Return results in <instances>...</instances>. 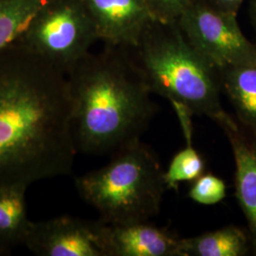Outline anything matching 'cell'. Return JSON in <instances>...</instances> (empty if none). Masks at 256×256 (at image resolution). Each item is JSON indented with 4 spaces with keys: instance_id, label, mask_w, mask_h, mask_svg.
<instances>
[{
    "instance_id": "obj_1",
    "label": "cell",
    "mask_w": 256,
    "mask_h": 256,
    "mask_svg": "<svg viewBox=\"0 0 256 256\" xmlns=\"http://www.w3.org/2000/svg\"><path fill=\"white\" fill-rule=\"evenodd\" d=\"M66 75L20 45L0 52V186L72 173L78 152Z\"/></svg>"
},
{
    "instance_id": "obj_2",
    "label": "cell",
    "mask_w": 256,
    "mask_h": 256,
    "mask_svg": "<svg viewBox=\"0 0 256 256\" xmlns=\"http://www.w3.org/2000/svg\"><path fill=\"white\" fill-rule=\"evenodd\" d=\"M66 76L77 152L113 155L140 140L158 106L124 48L90 52Z\"/></svg>"
},
{
    "instance_id": "obj_3",
    "label": "cell",
    "mask_w": 256,
    "mask_h": 256,
    "mask_svg": "<svg viewBox=\"0 0 256 256\" xmlns=\"http://www.w3.org/2000/svg\"><path fill=\"white\" fill-rule=\"evenodd\" d=\"M152 94L218 122L223 108L218 70L183 36L176 23L153 20L137 43L124 48Z\"/></svg>"
},
{
    "instance_id": "obj_4",
    "label": "cell",
    "mask_w": 256,
    "mask_h": 256,
    "mask_svg": "<svg viewBox=\"0 0 256 256\" xmlns=\"http://www.w3.org/2000/svg\"><path fill=\"white\" fill-rule=\"evenodd\" d=\"M75 187L108 224L148 222L158 214L168 190L158 156L142 140L114 153L108 164L78 176Z\"/></svg>"
},
{
    "instance_id": "obj_5",
    "label": "cell",
    "mask_w": 256,
    "mask_h": 256,
    "mask_svg": "<svg viewBox=\"0 0 256 256\" xmlns=\"http://www.w3.org/2000/svg\"><path fill=\"white\" fill-rule=\"evenodd\" d=\"M98 39L82 0H46L16 45L66 74Z\"/></svg>"
},
{
    "instance_id": "obj_6",
    "label": "cell",
    "mask_w": 256,
    "mask_h": 256,
    "mask_svg": "<svg viewBox=\"0 0 256 256\" xmlns=\"http://www.w3.org/2000/svg\"><path fill=\"white\" fill-rule=\"evenodd\" d=\"M176 24L192 48L216 70L256 64V45L241 32L238 14L196 0Z\"/></svg>"
},
{
    "instance_id": "obj_7",
    "label": "cell",
    "mask_w": 256,
    "mask_h": 256,
    "mask_svg": "<svg viewBox=\"0 0 256 256\" xmlns=\"http://www.w3.org/2000/svg\"><path fill=\"white\" fill-rule=\"evenodd\" d=\"M23 246L36 256H104L99 221L70 216L30 221Z\"/></svg>"
},
{
    "instance_id": "obj_8",
    "label": "cell",
    "mask_w": 256,
    "mask_h": 256,
    "mask_svg": "<svg viewBox=\"0 0 256 256\" xmlns=\"http://www.w3.org/2000/svg\"><path fill=\"white\" fill-rule=\"evenodd\" d=\"M216 124L228 138L236 164V196L247 221L252 254L256 256V132L226 112Z\"/></svg>"
},
{
    "instance_id": "obj_9",
    "label": "cell",
    "mask_w": 256,
    "mask_h": 256,
    "mask_svg": "<svg viewBox=\"0 0 256 256\" xmlns=\"http://www.w3.org/2000/svg\"><path fill=\"white\" fill-rule=\"evenodd\" d=\"M99 39L111 46L128 48L154 20L146 0H82Z\"/></svg>"
},
{
    "instance_id": "obj_10",
    "label": "cell",
    "mask_w": 256,
    "mask_h": 256,
    "mask_svg": "<svg viewBox=\"0 0 256 256\" xmlns=\"http://www.w3.org/2000/svg\"><path fill=\"white\" fill-rule=\"evenodd\" d=\"M99 221L104 256H180V239L147 222L108 224Z\"/></svg>"
},
{
    "instance_id": "obj_11",
    "label": "cell",
    "mask_w": 256,
    "mask_h": 256,
    "mask_svg": "<svg viewBox=\"0 0 256 256\" xmlns=\"http://www.w3.org/2000/svg\"><path fill=\"white\" fill-rule=\"evenodd\" d=\"M28 188L22 184L0 186V254L24 245L30 224L26 204Z\"/></svg>"
},
{
    "instance_id": "obj_12",
    "label": "cell",
    "mask_w": 256,
    "mask_h": 256,
    "mask_svg": "<svg viewBox=\"0 0 256 256\" xmlns=\"http://www.w3.org/2000/svg\"><path fill=\"white\" fill-rule=\"evenodd\" d=\"M221 92L229 99L236 119L256 132V64L218 70Z\"/></svg>"
},
{
    "instance_id": "obj_13",
    "label": "cell",
    "mask_w": 256,
    "mask_h": 256,
    "mask_svg": "<svg viewBox=\"0 0 256 256\" xmlns=\"http://www.w3.org/2000/svg\"><path fill=\"white\" fill-rule=\"evenodd\" d=\"M252 252L247 230L230 225L180 239V256H244Z\"/></svg>"
},
{
    "instance_id": "obj_14",
    "label": "cell",
    "mask_w": 256,
    "mask_h": 256,
    "mask_svg": "<svg viewBox=\"0 0 256 256\" xmlns=\"http://www.w3.org/2000/svg\"><path fill=\"white\" fill-rule=\"evenodd\" d=\"M46 0H0V52L16 45Z\"/></svg>"
},
{
    "instance_id": "obj_15",
    "label": "cell",
    "mask_w": 256,
    "mask_h": 256,
    "mask_svg": "<svg viewBox=\"0 0 256 256\" xmlns=\"http://www.w3.org/2000/svg\"><path fill=\"white\" fill-rule=\"evenodd\" d=\"M205 164L200 153L192 146V140H185V147L173 156L164 171L168 189L178 190L180 183L194 182L204 173Z\"/></svg>"
},
{
    "instance_id": "obj_16",
    "label": "cell",
    "mask_w": 256,
    "mask_h": 256,
    "mask_svg": "<svg viewBox=\"0 0 256 256\" xmlns=\"http://www.w3.org/2000/svg\"><path fill=\"white\" fill-rule=\"evenodd\" d=\"M226 183L218 176L203 174L194 180L188 196L192 202L212 206L222 202L226 196Z\"/></svg>"
},
{
    "instance_id": "obj_17",
    "label": "cell",
    "mask_w": 256,
    "mask_h": 256,
    "mask_svg": "<svg viewBox=\"0 0 256 256\" xmlns=\"http://www.w3.org/2000/svg\"><path fill=\"white\" fill-rule=\"evenodd\" d=\"M196 1V0H146V3L154 20L164 23H176Z\"/></svg>"
},
{
    "instance_id": "obj_18",
    "label": "cell",
    "mask_w": 256,
    "mask_h": 256,
    "mask_svg": "<svg viewBox=\"0 0 256 256\" xmlns=\"http://www.w3.org/2000/svg\"><path fill=\"white\" fill-rule=\"evenodd\" d=\"M216 9L238 14L243 0H203Z\"/></svg>"
},
{
    "instance_id": "obj_19",
    "label": "cell",
    "mask_w": 256,
    "mask_h": 256,
    "mask_svg": "<svg viewBox=\"0 0 256 256\" xmlns=\"http://www.w3.org/2000/svg\"><path fill=\"white\" fill-rule=\"evenodd\" d=\"M250 16L252 18V23H254L256 32V0H252L250 2Z\"/></svg>"
}]
</instances>
